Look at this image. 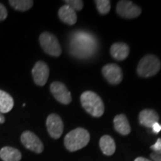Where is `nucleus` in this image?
I'll return each mask as SVG.
<instances>
[{"mask_svg":"<svg viewBox=\"0 0 161 161\" xmlns=\"http://www.w3.org/2000/svg\"><path fill=\"white\" fill-rule=\"evenodd\" d=\"M21 142L28 149L40 154L43 151V144L37 135L29 130L24 131L21 135Z\"/></svg>","mask_w":161,"mask_h":161,"instance_id":"nucleus-6","label":"nucleus"},{"mask_svg":"<svg viewBox=\"0 0 161 161\" xmlns=\"http://www.w3.org/2000/svg\"><path fill=\"white\" fill-rule=\"evenodd\" d=\"M160 116L158 113L152 109L142 110L139 115V121L140 125L149 128H152L154 123L158 122Z\"/></svg>","mask_w":161,"mask_h":161,"instance_id":"nucleus-11","label":"nucleus"},{"mask_svg":"<svg viewBox=\"0 0 161 161\" xmlns=\"http://www.w3.org/2000/svg\"><path fill=\"white\" fill-rule=\"evenodd\" d=\"M9 3L17 11H26L33 6L34 2L31 0H10Z\"/></svg>","mask_w":161,"mask_h":161,"instance_id":"nucleus-18","label":"nucleus"},{"mask_svg":"<svg viewBox=\"0 0 161 161\" xmlns=\"http://www.w3.org/2000/svg\"><path fill=\"white\" fill-rule=\"evenodd\" d=\"M104 78L110 84L116 85L122 80V72L117 64H108L103 66L102 69Z\"/></svg>","mask_w":161,"mask_h":161,"instance_id":"nucleus-10","label":"nucleus"},{"mask_svg":"<svg viewBox=\"0 0 161 161\" xmlns=\"http://www.w3.org/2000/svg\"><path fill=\"white\" fill-rule=\"evenodd\" d=\"M34 81L38 86H43L47 82L49 75V66L43 61H37L31 71Z\"/></svg>","mask_w":161,"mask_h":161,"instance_id":"nucleus-9","label":"nucleus"},{"mask_svg":"<svg viewBox=\"0 0 161 161\" xmlns=\"http://www.w3.org/2000/svg\"><path fill=\"white\" fill-rule=\"evenodd\" d=\"M46 127L50 136L55 140L60 138L63 134V121L58 114H52L48 116L46 119Z\"/></svg>","mask_w":161,"mask_h":161,"instance_id":"nucleus-8","label":"nucleus"},{"mask_svg":"<svg viewBox=\"0 0 161 161\" xmlns=\"http://www.w3.org/2000/svg\"><path fill=\"white\" fill-rule=\"evenodd\" d=\"M110 55L114 59L117 60H123L128 58L129 55L130 49L128 44L119 42L115 43L111 46L110 49Z\"/></svg>","mask_w":161,"mask_h":161,"instance_id":"nucleus-12","label":"nucleus"},{"mask_svg":"<svg viewBox=\"0 0 161 161\" xmlns=\"http://www.w3.org/2000/svg\"><path fill=\"white\" fill-rule=\"evenodd\" d=\"M152 128L153 133H154V134H158V133L161 130V125L159 124L158 122H156V123L153 125Z\"/></svg>","mask_w":161,"mask_h":161,"instance_id":"nucleus-23","label":"nucleus"},{"mask_svg":"<svg viewBox=\"0 0 161 161\" xmlns=\"http://www.w3.org/2000/svg\"><path fill=\"white\" fill-rule=\"evenodd\" d=\"M151 149L154 151V153H156V154H161V139L160 138H159L158 140H157L155 144H154L153 146H151Z\"/></svg>","mask_w":161,"mask_h":161,"instance_id":"nucleus-21","label":"nucleus"},{"mask_svg":"<svg viewBox=\"0 0 161 161\" xmlns=\"http://www.w3.org/2000/svg\"><path fill=\"white\" fill-rule=\"evenodd\" d=\"M151 158L154 161H161V154L152 153V154H151Z\"/></svg>","mask_w":161,"mask_h":161,"instance_id":"nucleus-24","label":"nucleus"},{"mask_svg":"<svg viewBox=\"0 0 161 161\" xmlns=\"http://www.w3.org/2000/svg\"><path fill=\"white\" fill-rule=\"evenodd\" d=\"M114 128L119 134L122 135H128L130 133V126L128 119L124 114L116 115L114 119Z\"/></svg>","mask_w":161,"mask_h":161,"instance_id":"nucleus-14","label":"nucleus"},{"mask_svg":"<svg viewBox=\"0 0 161 161\" xmlns=\"http://www.w3.org/2000/svg\"><path fill=\"white\" fill-rule=\"evenodd\" d=\"M134 161H151L150 160H148V159L147 158H137L135 159V160Z\"/></svg>","mask_w":161,"mask_h":161,"instance_id":"nucleus-26","label":"nucleus"},{"mask_svg":"<svg viewBox=\"0 0 161 161\" xmlns=\"http://www.w3.org/2000/svg\"><path fill=\"white\" fill-rule=\"evenodd\" d=\"M90 134L86 129L78 128L66 134L64 138V146L69 152H75L85 147L90 142Z\"/></svg>","mask_w":161,"mask_h":161,"instance_id":"nucleus-2","label":"nucleus"},{"mask_svg":"<svg viewBox=\"0 0 161 161\" xmlns=\"http://www.w3.org/2000/svg\"><path fill=\"white\" fill-rule=\"evenodd\" d=\"M5 116L3 115V114H1V113H0V124L4 123V122H5Z\"/></svg>","mask_w":161,"mask_h":161,"instance_id":"nucleus-25","label":"nucleus"},{"mask_svg":"<svg viewBox=\"0 0 161 161\" xmlns=\"http://www.w3.org/2000/svg\"><path fill=\"white\" fill-rule=\"evenodd\" d=\"M80 102L84 109L93 117L99 118L104 112L103 101L92 91H85L80 96Z\"/></svg>","mask_w":161,"mask_h":161,"instance_id":"nucleus-1","label":"nucleus"},{"mask_svg":"<svg viewBox=\"0 0 161 161\" xmlns=\"http://www.w3.org/2000/svg\"><path fill=\"white\" fill-rule=\"evenodd\" d=\"M96 8L102 15H106L110 11V1L109 0H96L95 1Z\"/></svg>","mask_w":161,"mask_h":161,"instance_id":"nucleus-19","label":"nucleus"},{"mask_svg":"<svg viewBox=\"0 0 161 161\" xmlns=\"http://www.w3.org/2000/svg\"><path fill=\"white\" fill-rule=\"evenodd\" d=\"M64 3L74 11H81L84 7V3L81 0H66L64 1Z\"/></svg>","mask_w":161,"mask_h":161,"instance_id":"nucleus-20","label":"nucleus"},{"mask_svg":"<svg viewBox=\"0 0 161 161\" xmlns=\"http://www.w3.org/2000/svg\"><path fill=\"white\" fill-rule=\"evenodd\" d=\"M0 158L3 161H19L22 154L17 148L5 146L0 150Z\"/></svg>","mask_w":161,"mask_h":161,"instance_id":"nucleus-15","label":"nucleus"},{"mask_svg":"<svg viewBox=\"0 0 161 161\" xmlns=\"http://www.w3.org/2000/svg\"><path fill=\"white\" fill-rule=\"evenodd\" d=\"M8 17V11L5 5L0 3V21H3Z\"/></svg>","mask_w":161,"mask_h":161,"instance_id":"nucleus-22","label":"nucleus"},{"mask_svg":"<svg viewBox=\"0 0 161 161\" xmlns=\"http://www.w3.org/2000/svg\"><path fill=\"white\" fill-rule=\"evenodd\" d=\"M14 99L9 93L0 90V113L6 114L11 111L14 107Z\"/></svg>","mask_w":161,"mask_h":161,"instance_id":"nucleus-17","label":"nucleus"},{"mask_svg":"<svg viewBox=\"0 0 161 161\" xmlns=\"http://www.w3.org/2000/svg\"><path fill=\"white\" fill-rule=\"evenodd\" d=\"M50 91L55 99L63 104H69L72 102V96L66 86L59 81L52 82Z\"/></svg>","mask_w":161,"mask_h":161,"instance_id":"nucleus-7","label":"nucleus"},{"mask_svg":"<svg viewBox=\"0 0 161 161\" xmlns=\"http://www.w3.org/2000/svg\"><path fill=\"white\" fill-rule=\"evenodd\" d=\"M99 146L102 152L105 155L110 156L114 154L116 151V144L114 139L109 135L102 136L99 140Z\"/></svg>","mask_w":161,"mask_h":161,"instance_id":"nucleus-16","label":"nucleus"},{"mask_svg":"<svg viewBox=\"0 0 161 161\" xmlns=\"http://www.w3.org/2000/svg\"><path fill=\"white\" fill-rule=\"evenodd\" d=\"M58 17L62 22L69 25H74L77 21V14L75 11L66 5H63L59 9Z\"/></svg>","mask_w":161,"mask_h":161,"instance_id":"nucleus-13","label":"nucleus"},{"mask_svg":"<svg viewBox=\"0 0 161 161\" xmlns=\"http://www.w3.org/2000/svg\"><path fill=\"white\" fill-rule=\"evenodd\" d=\"M160 60L158 57L153 55H147L140 60L136 72L140 77L149 78L155 75L160 71Z\"/></svg>","mask_w":161,"mask_h":161,"instance_id":"nucleus-3","label":"nucleus"},{"mask_svg":"<svg viewBox=\"0 0 161 161\" xmlns=\"http://www.w3.org/2000/svg\"><path fill=\"white\" fill-rule=\"evenodd\" d=\"M40 44L46 54L52 57H59L61 55V47L58 38L50 32H43L39 37Z\"/></svg>","mask_w":161,"mask_h":161,"instance_id":"nucleus-4","label":"nucleus"},{"mask_svg":"<svg viewBox=\"0 0 161 161\" xmlns=\"http://www.w3.org/2000/svg\"><path fill=\"white\" fill-rule=\"evenodd\" d=\"M116 12L120 17L126 19H133L140 15L142 10L131 1L122 0L117 3Z\"/></svg>","mask_w":161,"mask_h":161,"instance_id":"nucleus-5","label":"nucleus"}]
</instances>
